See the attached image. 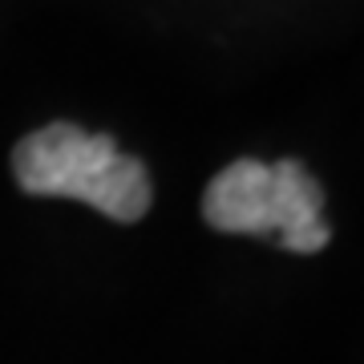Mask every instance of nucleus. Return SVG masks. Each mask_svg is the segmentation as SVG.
<instances>
[{
	"instance_id": "f257e3e1",
	"label": "nucleus",
	"mask_w": 364,
	"mask_h": 364,
	"mask_svg": "<svg viewBox=\"0 0 364 364\" xmlns=\"http://www.w3.org/2000/svg\"><path fill=\"white\" fill-rule=\"evenodd\" d=\"M13 170L28 195L81 198L117 223H138L150 210V174L142 162L122 154L114 138L69 122L28 134L16 146Z\"/></svg>"
},
{
	"instance_id": "7ed1b4c3",
	"label": "nucleus",
	"mask_w": 364,
	"mask_h": 364,
	"mask_svg": "<svg viewBox=\"0 0 364 364\" xmlns=\"http://www.w3.org/2000/svg\"><path fill=\"white\" fill-rule=\"evenodd\" d=\"M275 186H279V243L287 251H320L328 243V227L320 223L324 191L299 162H275Z\"/></svg>"
},
{
	"instance_id": "f03ea898",
	"label": "nucleus",
	"mask_w": 364,
	"mask_h": 364,
	"mask_svg": "<svg viewBox=\"0 0 364 364\" xmlns=\"http://www.w3.org/2000/svg\"><path fill=\"white\" fill-rule=\"evenodd\" d=\"M203 215L210 227L231 235H259V231H279V186L275 170L243 158L231 162L210 178L203 195Z\"/></svg>"
}]
</instances>
